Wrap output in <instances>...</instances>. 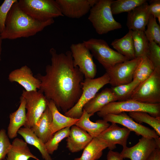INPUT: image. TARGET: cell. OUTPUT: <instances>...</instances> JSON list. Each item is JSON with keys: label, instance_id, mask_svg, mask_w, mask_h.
Returning a JSON list of instances; mask_svg holds the SVG:
<instances>
[{"label": "cell", "instance_id": "12", "mask_svg": "<svg viewBox=\"0 0 160 160\" xmlns=\"http://www.w3.org/2000/svg\"><path fill=\"white\" fill-rule=\"evenodd\" d=\"M102 118L103 120L107 122L123 126L131 131L134 132L138 136L154 139L160 137L154 129L136 122L126 112L116 114H107Z\"/></svg>", "mask_w": 160, "mask_h": 160}, {"label": "cell", "instance_id": "40", "mask_svg": "<svg viewBox=\"0 0 160 160\" xmlns=\"http://www.w3.org/2000/svg\"><path fill=\"white\" fill-rule=\"evenodd\" d=\"M147 160H160V148L155 149Z\"/></svg>", "mask_w": 160, "mask_h": 160}, {"label": "cell", "instance_id": "39", "mask_svg": "<svg viewBox=\"0 0 160 160\" xmlns=\"http://www.w3.org/2000/svg\"><path fill=\"white\" fill-rule=\"evenodd\" d=\"M120 153L109 150L107 155V160H123Z\"/></svg>", "mask_w": 160, "mask_h": 160}, {"label": "cell", "instance_id": "23", "mask_svg": "<svg viewBox=\"0 0 160 160\" xmlns=\"http://www.w3.org/2000/svg\"><path fill=\"white\" fill-rule=\"evenodd\" d=\"M30 158L40 160L31 153L25 141L16 138L12 143L7 157L3 160H28Z\"/></svg>", "mask_w": 160, "mask_h": 160}, {"label": "cell", "instance_id": "20", "mask_svg": "<svg viewBox=\"0 0 160 160\" xmlns=\"http://www.w3.org/2000/svg\"><path fill=\"white\" fill-rule=\"evenodd\" d=\"M116 101L117 99L111 88H106L86 103L83 110L89 114H94L108 103Z\"/></svg>", "mask_w": 160, "mask_h": 160}, {"label": "cell", "instance_id": "13", "mask_svg": "<svg viewBox=\"0 0 160 160\" xmlns=\"http://www.w3.org/2000/svg\"><path fill=\"white\" fill-rule=\"evenodd\" d=\"M160 148V138L154 139L142 137L134 146L123 147L120 154L124 159L147 160L153 151Z\"/></svg>", "mask_w": 160, "mask_h": 160}, {"label": "cell", "instance_id": "32", "mask_svg": "<svg viewBox=\"0 0 160 160\" xmlns=\"http://www.w3.org/2000/svg\"><path fill=\"white\" fill-rule=\"evenodd\" d=\"M147 1L146 0H113L111 8L113 15L130 12Z\"/></svg>", "mask_w": 160, "mask_h": 160}, {"label": "cell", "instance_id": "14", "mask_svg": "<svg viewBox=\"0 0 160 160\" xmlns=\"http://www.w3.org/2000/svg\"><path fill=\"white\" fill-rule=\"evenodd\" d=\"M98 0H56L63 15L79 18L86 15Z\"/></svg>", "mask_w": 160, "mask_h": 160}, {"label": "cell", "instance_id": "22", "mask_svg": "<svg viewBox=\"0 0 160 160\" xmlns=\"http://www.w3.org/2000/svg\"><path fill=\"white\" fill-rule=\"evenodd\" d=\"M48 107L51 112L52 117L50 128L51 137L61 129L75 125L79 119L73 118L62 114L52 100H49Z\"/></svg>", "mask_w": 160, "mask_h": 160}, {"label": "cell", "instance_id": "41", "mask_svg": "<svg viewBox=\"0 0 160 160\" xmlns=\"http://www.w3.org/2000/svg\"><path fill=\"white\" fill-rule=\"evenodd\" d=\"M2 39L1 38V33L0 31V61L1 60V56L2 50Z\"/></svg>", "mask_w": 160, "mask_h": 160}, {"label": "cell", "instance_id": "5", "mask_svg": "<svg viewBox=\"0 0 160 160\" xmlns=\"http://www.w3.org/2000/svg\"><path fill=\"white\" fill-rule=\"evenodd\" d=\"M83 42L93 56L102 65L106 71L111 69L118 63L129 60L110 48L103 39L91 38Z\"/></svg>", "mask_w": 160, "mask_h": 160}, {"label": "cell", "instance_id": "31", "mask_svg": "<svg viewBox=\"0 0 160 160\" xmlns=\"http://www.w3.org/2000/svg\"><path fill=\"white\" fill-rule=\"evenodd\" d=\"M140 84L137 80L133 79L130 83L111 88L117 101H123L130 99L134 91Z\"/></svg>", "mask_w": 160, "mask_h": 160}, {"label": "cell", "instance_id": "38", "mask_svg": "<svg viewBox=\"0 0 160 160\" xmlns=\"http://www.w3.org/2000/svg\"><path fill=\"white\" fill-rule=\"evenodd\" d=\"M148 9L151 15L157 18L160 23V0H152L148 4Z\"/></svg>", "mask_w": 160, "mask_h": 160}, {"label": "cell", "instance_id": "24", "mask_svg": "<svg viewBox=\"0 0 160 160\" xmlns=\"http://www.w3.org/2000/svg\"><path fill=\"white\" fill-rule=\"evenodd\" d=\"M52 119L51 112L47 106L37 122L31 128L44 143L51 137L50 128Z\"/></svg>", "mask_w": 160, "mask_h": 160}, {"label": "cell", "instance_id": "3", "mask_svg": "<svg viewBox=\"0 0 160 160\" xmlns=\"http://www.w3.org/2000/svg\"><path fill=\"white\" fill-rule=\"evenodd\" d=\"M112 0H98L90 9L88 17L97 33L106 34L122 27L114 18L111 5Z\"/></svg>", "mask_w": 160, "mask_h": 160}, {"label": "cell", "instance_id": "33", "mask_svg": "<svg viewBox=\"0 0 160 160\" xmlns=\"http://www.w3.org/2000/svg\"><path fill=\"white\" fill-rule=\"evenodd\" d=\"M71 127H68L56 132L45 143L47 151L49 154H52L57 149L60 143L68 137Z\"/></svg>", "mask_w": 160, "mask_h": 160}, {"label": "cell", "instance_id": "29", "mask_svg": "<svg viewBox=\"0 0 160 160\" xmlns=\"http://www.w3.org/2000/svg\"><path fill=\"white\" fill-rule=\"evenodd\" d=\"M128 115L138 123H145L149 125L160 136V117H153L147 112L142 111L129 112Z\"/></svg>", "mask_w": 160, "mask_h": 160}, {"label": "cell", "instance_id": "9", "mask_svg": "<svg viewBox=\"0 0 160 160\" xmlns=\"http://www.w3.org/2000/svg\"><path fill=\"white\" fill-rule=\"evenodd\" d=\"M22 96L26 100V121L24 127L31 128L38 121L48 106L49 100L43 92L23 90Z\"/></svg>", "mask_w": 160, "mask_h": 160}, {"label": "cell", "instance_id": "21", "mask_svg": "<svg viewBox=\"0 0 160 160\" xmlns=\"http://www.w3.org/2000/svg\"><path fill=\"white\" fill-rule=\"evenodd\" d=\"M94 115L83 110L82 115L75 124L86 131L92 138L97 137L110 125L103 119L97 120L95 122L91 121L89 118Z\"/></svg>", "mask_w": 160, "mask_h": 160}, {"label": "cell", "instance_id": "11", "mask_svg": "<svg viewBox=\"0 0 160 160\" xmlns=\"http://www.w3.org/2000/svg\"><path fill=\"white\" fill-rule=\"evenodd\" d=\"M142 57L136 58L118 63L106 70L112 87L128 83L133 80L135 70Z\"/></svg>", "mask_w": 160, "mask_h": 160}, {"label": "cell", "instance_id": "36", "mask_svg": "<svg viewBox=\"0 0 160 160\" xmlns=\"http://www.w3.org/2000/svg\"><path fill=\"white\" fill-rule=\"evenodd\" d=\"M11 145L6 130L1 129L0 130V160H3L5 158Z\"/></svg>", "mask_w": 160, "mask_h": 160}, {"label": "cell", "instance_id": "10", "mask_svg": "<svg viewBox=\"0 0 160 160\" xmlns=\"http://www.w3.org/2000/svg\"><path fill=\"white\" fill-rule=\"evenodd\" d=\"M70 48L74 66L78 67L85 78H94L97 72L96 66L92 55L84 42L73 44Z\"/></svg>", "mask_w": 160, "mask_h": 160}, {"label": "cell", "instance_id": "19", "mask_svg": "<svg viewBox=\"0 0 160 160\" xmlns=\"http://www.w3.org/2000/svg\"><path fill=\"white\" fill-rule=\"evenodd\" d=\"M26 100L22 96L20 97V105L17 110L10 113L7 135L10 139L16 138L18 130L24 126L26 121Z\"/></svg>", "mask_w": 160, "mask_h": 160}, {"label": "cell", "instance_id": "26", "mask_svg": "<svg viewBox=\"0 0 160 160\" xmlns=\"http://www.w3.org/2000/svg\"><path fill=\"white\" fill-rule=\"evenodd\" d=\"M109 145L97 137L93 138L84 149L81 156L74 160H97L102 156L103 151Z\"/></svg>", "mask_w": 160, "mask_h": 160}, {"label": "cell", "instance_id": "28", "mask_svg": "<svg viewBox=\"0 0 160 160\" xmlns=\"http://www.w3.org/2000/svg\"><path fill=\"white\" fill-rule=\"evenodd\" d=\"M132 38L136 58L147 56L149 48V41L144 31H132Z\"/></svg>", "mask_w": 160, "mask_h": 160}, {"label": "cell", "instance_id": "8", "mask_svg": "<svg viewBox=\"0 0 160 160\" xmlns=\"http://www.w3.org/2000/svg\"><path fill=\"white\" fill-rule=\"evenodd\" d=\"M148 104L160 103V69L151 75L135 89L130 99Z\"/></svg>", "mask_w": 160, "mask_h": 160}, {"label": "cell", "instance_id": "2", "mask_svg": "<svg viewBox=\"0 0 160 160\" xmlns=\"http://www.w3.org/2000/svg\"><path fill=\"white\" fill-rule=\"evenodd\" d=\"M54 23L53 19L41 21L32 18L20 8L17 1L8 12L1 37L2 39L10 40L28 38L35 35Z\"/></svg>", "mask_w": 160, "mask_h": 160}, {"label": "cell", "instance_id": "16", "mask_svg": "<svg viewBox=\"0 0 160 160\" xmlns=\"http://www.w3.org/2000/svg\"><path fill=\"white\" fill-rule=\"evenodd\" d=\"M8 79L11 82L18 83L26 91H36L40 89V81L33 76L31 70L26 65L12 71L8 75Z\"/></svg>", "mask_w": 160, "mask_h": 160}, {"label": "cell", "instance_id": "25", "mask_svg": "<svg viewBox=\"0 0 160 160\" xmlns=\"http://www.w3.org/2000/svg\"><path fill=\"white\" fill-rule=\"evenodd\" d=\"M132 32V30H129L124 36L120 39H115L111 44L117 52L129 60L136 58Z\"/></svg>", "mask_w": 160, "mask_h": 160}, {"label": "cell", "instance_id": "30", "mask_svg": "<svg viewBox=\"0 0 160 160\" xmlns=\"http://www.w3.org/2000/svg\"><path fill=\"white\" fill-rule=\"evenodd\" d=\"M155 68L147 56L142 57L135 72L133 79L140 83L148 78L153 72Z\"/></svg>", "mask_w": 160, "mask_h": 160}, {"label": "cell", "instance_id": "17", "mask_svg": "<svg viewBox=\"0 0 160 160\" xmlns=\"http://www.w3.org/2000/svg\"><path fill=\"white\" fill-rule=\"evenodd\" d=\"M128 13L127 25L129 30L144 31L151 15L147 1Z\"/></svg>", "mask_w": 160, "mask_h": 160}, {"label": "cell", "instance_id": "27", "mask_svg": "<svg viewBox=\"0 0 160 160\" xmlns=\"http://www.w3.org/2000/svg\"><path fill=\"white\" fill-rule=\"evenodd\" d=\"M17 134L20 135L27 143L34 146L40 152L41 156L44 160H52V157L47 152L45 143L34 133L31 128L21 127Z\"/></svg>", "mask_w": 160, "mask_h": 160}, {"label": "cell", "instance_id": "15", "mask_svg": "<svg viewBox=\"0 0 160 160\" xmlns=\"http://www.w3.org/2000/svg\"><path fill=\"white\" fill-rule=\"evenodd\" d=\"M131 131L125 127H121L116 124L112 123L97 137L109 145V150H113L119 144L123 148L127 146Z\"/></svg>", "mask_w": 160, "mask_h": 160}, {"label": "cell", "instance_id": "37", "mask_svg": "<svg viewBox=\"0 0 160 160\" xmlns=\"http://www.w3.org/2000/svg\"><path fill=\"white\" fill-rule=\"evenodd\" d=\"M17 0H5L0 6V31L1 33L5 27L7 16L11 8Z\"/></svg>", "mask_w": 160, "mask_h": 160}, {"label": "cell", "instance_id": "4", "mask_svg": "<svg viewBox=\"0 0 160 160\" xmlns=\"http://www.w3.org/2000/svg\"><path fill=\"white\" fill-rule=\"evenodd\" d=\"M20 8L32 18L38 21H46L63 16L54 0H20Z\"/></svg>", "mask_w": 160, "mask_h": 160}, {"label": "cell", "instance_id": "34", "mask_svg": "<svg viewBox=\"0 0 160 160\" xmlns=\"http://www.w3.org/2000/svg\"><path fill=\"white\" fill-rule=\"evenodd\" d=\"M147 28L144 31L149 41H153L160 45V26L156 19L151 15L147 24Z\"/></svg>", "mask_w": 160, "mask_h": 160}, {"label": "cell", "instance_id": "18", "mask_svg": "<svg viewBox=\"0 0 160 160\" xmlns=\"http://www.w3.org/2000/svg\"><path fill=\"white\" fill-rule=\"evenodd\" d=\"M93 139L86 131L75 125L71 127L70 133L66 141V148L72 153L84 149Z\"/></svg>", "mask_w": 160, "mask_h": 160}, {"label": "cell", "instance_id": "7", "mask_svg": "<svg viewBox=\"0 0 160 160\" xmlns=\"http://www.w3.org/2000/svg\"><path fill=\"white\" fill-rule=\"evenodd\" d=\"M142 111L148 113L155 117H160V103L148 104L129 99L123 101L111 102L104 106L97 112L102 117L105 115L116 114L124 112Z\"/></svg>", "mask_w": 160, "mask_h": 160}, {"label": "cell", "instance_id": "35", "mask_svg": "<svg viewBox=\"0 0 160 160\" xmlns=\"http://www.w3.org/2000/svg\"><path fill=\"white\" fill-rule=\"evenodd\" d=\"M147 56L153 63L155 69H160V45L154 41H149Z\"/></svg>", "mask_w": 160, "mask_h": 160}, {"label": "cell", "instance_id": "1", "mask_svg": "<svg viewBox=\"0 0 160 160\" xmlns=\"http://www.w3.org/2000/svg\"><path fill=\"white\" fill-rule=\"evenodd\" d=\"M51 63L45 68V74H38L40 90L48 100L65 113L77 103L82 92L81 83L84 75L74 66L70 51L58 53L52 48L49 50Z\"/></svg>", "mask_w": 160, "mask_h": 160}, {"label": "cell", "instance_id": "6", "mask_svg": "<svg viewBox=\"0 0 160 160\" xmlns=\"http://www.w3.org/2000/svg\"><path fill=\"white\" fill-rule=\"evenodd\" d=\"M110 78L106 72L100 77L92 79L85 78L81 83L82 92L77 103L69 110L64 113L65 116L79 119L83 113V108L89 101L104 86L109 84Z\"/></svg>", "mask_w": 160, "mask_h": 160}]
</instances>
